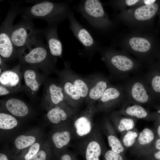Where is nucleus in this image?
I'll return each mask as SVG.
<instances>
[{"label":"nucleus","instance_id":"1","mask_svg":"<svg viewBox=\"0 0 160 160\" xmlns=\"http://www.w3.org/2000/svg\"><path fill=\"white\" fill-rule=\"evenodd\" d=\"M41 35L17 49V57L20 63L35 66L47 75L54 68L56 59L51 55Z\"/></svg>","mask_w":160,"mask_h":160},{"label":"nucleus","instance_id":"2","mask_svg":"<svg viewBox=\"0 0 160 160\" xmlns=\"http://www.w3.org/2000/svg\"><path fill=\"white\" fill-rule=\"evenodd\" d=\"M71 10L68 2H55L50 1H37L34 4L19 9L22 18L32 20L40 19L46 21L48 25H58L68 18Z\"/></svg>","mask_w":160,"mask_h":160},{"label":"nucleus","instance_id":"3","mask_svg":"<svg viewBox=\"0 0 160 160\" xmlns=\"http://www.w3.org/2000/svg\"><path fill=\"white\" fill-rule=\"evenodd\" d=\"M21 1L13 2L0 27V57L6 62L17 58V49L11 38L13 22L19 13Z\"/></svg>","mask_w":160,"mask_h":160},{"label":"nucleus","instance_id":"4","mask_svg":"<svg viewBox=\"0 0 160 160\" xmlns=\"http://www.w3.org/2000/svg\"><path fill=\"white\" fill-rule=\"evenodd\" d=\"M41 34V29L35 27L32 20L22 18L13 26L11 38L17 50L23 48Z\"/></svg>","mask_w":160,"mask_h":160},{"label":"nucleus","instance_id":"5","mask_svg":"<svg viewBox=\"0 0 160 160\" xmlns=\"http://www.w3.org/2000/svg\"><path fill=\"white\" fill-rule=\"evenodd\" d=\"M77 10L95 29H99L104 26L106 18L100 1H81L78 5Z\"/></svg>","mask_w":160,"mask_h":160},{"label":"nucleus","instance_id":"6","mask_svg":"<svg viewBox=\"0 0 160 160\" xmlns=\"http://www.w3.org/2000/svg\"><path fill=\"white\" fill-rule=\"evenodd\" d=\"M126 99L129 102L145 104L156 100L144 77L134 78L123 87Z\"/></svg>","mask_w":160,"mask_h":160},{"label":"nucleus","instance_id":"7","mask_svg":"<svg viewBox=\"0 0 160 160\" xmlns=\"http://www.w3.org/2000/svg\"><path fill=\"white\" fill-rule=\"evenodd\" d=\"M19 63L25 83L23 92L30 97H37L40 87L47 78V75L35 66Z\"/></svg>","mask_w":160,"mask_h":160},{"label":"nucleus","instance_id":"8","mask_svg":"<svg viewBox=\"0 0 160 160\" xmlns=\"http://www.w3.org/2000/svg\"><path fill=\"white\" fill-rule=\"evenodd\" d=\"M69 22V28L76 38L87 52H94L98 48V44L89 31L76 20L71 10L68 16Z\"/></svg>","mask_w":160,"mask_h":160},{"label":"nucleus","instance_id":"9","mask_svg":"<svg viewBox=\"0 0 160 160\" xmlns=\"http://www.w3.org/2000/svg\"><path fill=\"white\" fill-rule=\"evenodd\" d=\"M57 25H48L41 29V35L45 39L51 55L56 57L62 56L63 48L57 33Z\"/></svg>","mask_w":160,"mask_h":160},{"label":"nucleus","instance_id":"10","mask_svg":"<svg viewBox=\"0 0 160 160\" xmlns=\"http://www.w3.org/2000/svg\"><path fill=\"white\" fill-rule=\"evenodd\" d=\"M44 85L42 95L44 101L56 105L64 100L65 95L62 85L51 81L47 78Z\"/></svg>","mask_w":160,"mask_h":160},{"label":"nucleus","instance_id":"11","mask_svg":"<svg viewBox=\"0 0 160 160\" xmlns=\"http://www.w3.org/2000/svg\"><path fill=\"white\" fill-rule=\"evenodd\" d=\"M92 115L82 114L76 117L72 122L74 135L82 138L91 134L94 130V123Z\"/></svg>","mask_w":160,"mask_h":160},{"label":"nucleus","instance_id":"12","mask_svg":"<svg viewBox=\"0 0 160 160\" xmlns=\"http://www.w3.org/2000/svg\"><path fill=\"white\" fill-rule=\"evenodd\" d=\"M109 60L115 73L122 78H125L135 69V65L132 60L124 55H113Z\"/></svg>","mask_w":160,"mask_h":160},{"label":"nucleus","instance_id":"13","mask_svg":"<svg viewBox=\"0 0 160 160\" xmlns=\"http://www.w3.org/2000/svg\"><path fill=\"white\" fill-rule=\"evenodd\" d=\"M23 73L19 63L13 68L3 71L0 74V84L11 88L21 87Z\"/></svg>","mask_w":160,"mask_h":160},{"label":"nucleus","instance_id":"14","mask_svg":"<svg viewBox=\"0 0 160 160\" xmlns=\"http://www.w3.org/2000/svg\"><path fill=\"white\" fill-rule=\"evenodd\" d=\"M94 131L84 141L81 146L85 151L86 160H100L101 146L97 138V134Z\"/></svg>","mask_w":160,"mask_h":160},{"label":"nucleus","instance_id":"15","mask_svg":"<svg viewBox=\"0 0 160 160\" xmlns=\"http://www.w3.org/2000/svg\"><path fill=\"white\" fill-rule=\"evenodd\" d=\"M144 78L155 98L160 100V69L156 67L151 69Z\"/></svg>","mask_w":160,"mask_h":160},{"label":"nucleus","instance_id":"16","mask_svg":"<svg viewBox=\"0 0 160 160\" xmlns=\"http://www.w3.org/2000/svg\"><path fill=\"white\" fill-rule=\"evenodd\" d=\"M126 95L123 87L108 86L100 99L103 104H108L126 99Z\"/></svg>","mask_w":160,"mask_h":160},{"label":"nucleus","instance_id":"17","mask_svg":"<svg viewBox=\"0 0 160 160\" xmlns=\"http://www.w3.org/2000/svg\"><path fill=\"white\" fill-rule=\"evenodd\" d=\"M7 110L13 115L23 117L28 113L29 109L26 104L20 99L12 97L7 99L5 102Z\"/></svg>","mask_w":160,"mask_h":160},{"label":"nucleus","instance_id":"18","mask_svg":"<svg viewBox=\"0 0 160 160\" xmlns=\"http://www.w3.org/2000/svg\"><path fill=\"white\" fill-rule=\"evenodd\" d=\"M158 9V6L155 3L143 6L136 9L135 16L136 19L139 20H149L154 16Z\"/></svg>","mask_w":160,"mask_h":160},{"label":"nucleus","instance_id":"19","mask_svg":"<svg viewBox=\"0 0 160 160\" xmlns=\"http://www.w3.org/2000/svg\"><path fill=\"white\" fill-rule=\"evenodd\" d=\"M73 135V132L65 130L54 133L52 139L55 147L60 149L68 145L71 141L72 136Z\"/></svg>","mask_w":160,"mask_h":160},{"label":"nucleus","instance_id":"20","mask_svg":"<svg viewBox=\"0 0 160 160\" xmlns=\"http://www.w3.org/2000/svg\"><path fill=\"white\" fill-rule=\"evenodd\" d=\"M47 116L51 122L57 124L61 121H66L68 119V115L63 108L56 106L48 111Z\"/></svg>","mask_w":160,"mask_h":160},{"label":"nucleus","instance_id":"21","mask_svg":"<svg viewBox=\"0 0 160 160\" xmlns=\"http://www.w3.org/2000/svg\"><path fill=\"white\" fill-rule=\"evenodd\" d=\"M132 49L134 51L141 53H145L149 50L151 44L147 39L141 37H133L129 41Z\"/></svg>","mask_w":160,"mask_h":160},{"label":"nucleus","instance_id":"22","mask_svg":"<svg viewBox=\"0 0 160 160\" xmlns=\"http://www.w3.org/2000/svg\"><path fill=\"white\" fill-rule=\"evenodd\" d=\"M108 87V82L106 80L104 79L98 81L89 91L90 98L94 100L100 99Z\"/></svg>","mask_w":160,"mask_h":160},{"label":"nucleus","instance_id":"23","mask_svg":"<svg viewBox=\"0 0 160 160\" xmlns=\"http://www.w3.org/2000/svg\"><path fill=\"white\" fill-rule=\"evenodd\" d=\"M124 111L128 115L139 119L145 118L148 115L147 111L144 108L137 104L128 106Z\"/></svg>","mask_w":160,"mask_h":160},{"label":"nucleus","instance_id":"24","mask_svg":"<svg viewBox=\"0 0 160 160\" xmlns=\"http://www.w3.org/2000/svg\"><path fill=\"white\" fill-rule=\"evenodd\" d=\"M17 121L13 116L7 113H0V128L4 129L13 128L17 125Z\"/></svg>","mask_w":160,"mask_h":160},{"label":"nucleus","instance_id":"25","mask_svg":"<svg viewBox=\"0 0 160 160\" xmlns=\"http://www.w3.org/2000/svg\"><path fill=\"white\" fill-rule=\"evenodd\" d=\"M35 141L36 139L33 136L20 135L16 138L15 143L17 148L22 149L32 145Z\"/></svg>","mask_w":160,"mask_h":160},{"label":"nucleus","instance_id":"26","mask_svg":"<svg viewBox=\"0 0 160 160\" xmlns=\"http://www.w3.org/2000/svg\"><path fill=\"white\" fill-rule=\"evenodd\" d=\"M62 86L65 95L75 100H78L81 98L77 89L72 83L64 81Z\"/></svg>","mask_w":160,"mask_h":160},{"label":"nucleus","instance_id":"27","mask_svg":"<svg viewBox=\"0 0 160 160\" xmlns=\"http://www.w3.org/2000/svg\"><path fill=\"white\" fill-rule=\"evenodd\" d=\"M154 138L152 131L148 128H145L139 134L138 141L140 145H145L152 142Z\"/></svg>","mask_w":160,"mask_h":160},{"label":"nucleus","instance_id":"28","mask_svg":"<svg viewBox=\"0 0 160 160\" xmlns=\"http://www.w3.org/2000/svg\"><path fill=\"white\" fill-rule=\"evenodd\" d=\"M109 146L111 148V150L119 154L124 151V148L119 140L115 136L109 135L107 137Z\"/></svg>","mask_w":160,"mask_h":160},{"label":"nucleus","instance_id":"29","mask_svg":"<svg viewBox=\"0 0 160 160\" xmlns=\"http://www.w3.org/2000/svg\"><path fill=\"white\" fill-rule=\"evenodd\" d=\"M73 84L77 89L81 98H85L87 96L89 91L87 85L84 81L81 79H76Z\"/></svg>","mask_w":160,"mask_h":160},{"label":"nucleus","instance_id":"30","mask_svg":"<svg viewBox=\"0 0 160 160\" xmlns=\"http://www.w3.org/2000/svg\"><path fill=\"white\" fill-rule=\"evenodd\" d=\"M135 125L134 122L131 119L124 118L120 120L118 129L119 132L129 131L132 129Z\"/></svg>","mask_w":160,"mask_h":160},{"label":"nucleus","instance_id":"31","mask_svg":"<svg viewBox=\"0 0 160 160\" xmlns=\"http://www.w3.org/2000/svg\"><path fill=\"white\" fill-rule=\"evenodd\" d=\"M138 136L137 133L135 132L128 131L124 136L123 142L126 147L131 146L134 143L136 138Z\"/></svg>","mask_w":160,"mask_h":160},{"label":"nucleus","instance_id":"32","mask_svg":"<svg viewBox=\"0 0 160 160\" xmlns=\"http://www.w3.org/2000/svg\"><path fill=\"white\" fill-rule=\"evenodd\" d=\"M23 85L21 87L11 88L0 84V96H4L21 91L23 92Z\"/></svg>","mask_w":160,"mask_h":160},{"label":"nucleus","instance_id":"33","mask_svg":"<svg viewBox=\"0 0 160 160\" xmlns=\"http://www.w3.org/2000/svg\"><path fill=\"white\" fill-rule=\"evenodd\" d=\"M40 148L39 143H36L31 145L28 153L24 157L25 160H29L39 151Z\"/></svg>","mask_w":160,"mask_h":160},{"label":"nucleus","instance_id":"34","mask_svg":"<svg viewBox=\"0 0 160 160\" xmlns=\"http://www.w3.org/2000/svg\"><path fill=\"white\" fill-rule=\"evenodd\" d=\"M104 157L105 160H124L120 155L111 150H109L105 153Z\"/></svg>","mask_w":160,"mask_h":160},{"label":"nucleus","instance_id":"35","mask_svg":"<svg viewBox=\"0 0 160 160\" xmlns=\"http://www.w3.org/2000/svg\"><path fill=\"white\" fill-rule=\"evenodd\" d=\"M46 154L43 151H39L35 156L29 160H46Z\"/></svg>","mask_w":160,"mask_h":160},{"label":"nucleus","instance_id":"36","mask_svg":"<svg viewBox=\"0 0 160 160\" xmlns=\"http://www.w3.org/2000/svg\"><path fill=\"white\" fill-rule=\"evenodd\" d=\"M0 74L2 71L7 70V65L6 62L1 57H0Z\"/></svg>","mask_w":160,"mask_h":160},{"label":"nucleus","instance_id":"37","mask_svg":"<svg viewBox=\"0 0 160 160\" xmlns=\"http://www.w3.org/2000/svg\"><path fill=\"white\" fill-rule=\"evenodd\" d=\"M138 1L137 0H126L125 2L127 5L131 6L135 4Z\"/></svg>","mask_w":160,"mask_h":160},{"label":"nucleus","instance_id":"38","mask_svg":"<svg viewBox=\"0 0 160 160\" xmlns=\"http://www.w3.org/2000/svg\"><path fill=\"white\" fill-rule=\"evenodd\" d=\"M61 160H72V159L69 155L68 154H65L61 156Z\"/></svg>","mask_w":160,"mask_h":160},{"label":"nucleus","instance_id":"39","mask_svg":"<svg viewBox=\"0 0 160 160\" xmlns=\"http://www.w3.org/2000/svg\"><path fill=\"white\" fill-rule=\"evenodd\" d=\"M155 145L156 149L160 150V139H157L156 141Z\"/></svg>","mask_w":160,"mask_h":160},{"label":"nucleus","instance_id":"40","mask_svg":"<svg viewBox=\"0 0 160 160\" xmlns=\"http://www.w3.org/2000/svg\"><path fill=\"white\" fill-rule=\"evenodd\" d=\"M154 156L156 159L160 160V150L155 153L154 154Z\"/></svg>","mask_w":160,"mask_h":160},{"label":"nucleus","instance_id":"41","mask_svg":"<svg viewBox=\"0 0 160 160\" xmlns=\"http://www.w3.org/2000/svg\"><path fill=\"white\" fill-rule=\"evenodd\" d=\"M155 0H144V2L146 5H148L154 3Z\"/></svg>","mask_w":160,"mask_h":160},{"label":"nucleus","instance_id":"42","mask_svg":"<svg viewBox=\"0 0 160 160\" xmlns=\"http://www.w3.org/2000/svg\"><path fill=\"white\" fill-rule=\"evenodd\" d=\"M0 160H8L7 156L4 154H0Z\"/></svg>","mask_w":160,"mask_h":160},{"label":"nucleus","instance_id":"43","mask_svg":"<svg viewBox=\"0 0 160 160\" xmlns=\"http://www.w3.org/2000/svg\"><path fill=\"white\" fill-rule=\"evenodd\" d=\"M157 133L160 138V125L158 127L157 129Z\"/></svg>","mask_w":160,"mask_h":160},{"label":"nucleus","instance_id":"44","mask_svg":"<svg viewBox=\"0 0 160 160\" xmlns=\"http://www.w3.org/2000/svg\"></svg>","mask_w":160,"mask_h":160},{"label":"nucleus","instance_id":"45","mask_svg":"<svg viewBox=\"0 0 160 160\" xmlns=\"http://www.w3.org/2000/svg\"><path fill=\"white\" fill-rule=\"evenodd\" d=\"M158 68H159V67H158ZM159 68L160 69V68Z\"/></svg>","mask_w":160,"mask_h":160}]
</instances>
